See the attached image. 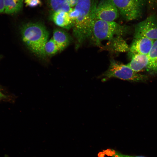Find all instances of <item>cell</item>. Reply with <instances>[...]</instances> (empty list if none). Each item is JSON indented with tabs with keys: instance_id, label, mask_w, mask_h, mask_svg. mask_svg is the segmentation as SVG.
I'll list each match as a JSON object with an SVG mask.
<instances>
[{
	"instance_id": "cell-1",
	"label": "cell",
	"mask_w": 157,
	"mask_h": 157,
	"mask_svg": "<svg viewBox=\"0 0 157 157\" xmlns=\"http://www.w3.org/2000/svg\"><path fill=\"white\" fill-rule=\"evenodd\" d=\"M22 40L27 48L38 57L46 56L45 45L48 40L49 33L45 26L38 22H30L20 28Z\"/></svg>"
},
{
	"instance_id": "cell-2",
	"label": "cell",
	"mask_w": 157,
	"mask_h": 157,
	"mask_svg": "<svg viewBox=\"0 0 157 157\" xmlns=\"http://www.w3.org/2000/svg\"><path fill=\"white\" fill-rule=\"evenodd\" d=\"M92 0H78L74 8L78 12L73 22V34L78 46L92 36L93 20Z\"/></svg>"
},
{
	"instance_id": "cell-3",
	"label": "cell",
	"mask_w": 157,
	"mask_h": 157,
	"mask_svg": "<svg viewBox=\"0 0 157 157\" xmlns=\"http://www.w3.org/2000/svg\"><path fill=\"white\" fill-rule=\"evenodd\" d=\"M129 30V27L121 25L114 21L94 20L92 36L96 44H99L102 40H111L115 35L122 36L124 35Z\"/></svg>"
},
{
	"instance_id": "cell-4",
	"label": "cell",
	"mask_w": 157,
	"mask_h": 157,
	"mask_svg": "<svg viewBox=\"0 0 157 157\" xmlns=\"http://www.w3.org/2000/svg\"><path fill=\"white\" fill-rule=\"evenodd\" d=\"M112 78L136 82H145L149 79L147 75L135 72L127 65L114 60L110 61L108 69L101 75L104 81Z\"/></svg>"
},
{
	"instance_id": "cell-5",
	"label": "cell",
	"mask_w": 157,
	"mask_h": 157,
	"mask_svg": "<svg viewBox=\"0 0 157 157\" xmlns=\"http://www.w3.org/2000/svg\"><path fill=\"white\" fill-rule=\"evenodd\" d=\"M122 17L127 21L138 19L142 16L146 0H110Z\"/></svg>"
},
{
	"instance_id": "cell-6",
	"label": "cell",
	"mask_w": 157,
	"mask_h": 157,
	"mask_svg": "<svg viewBox=\"0 0 157 157\" xmlns=\"http://www.w3.org/2000/svg\"><path fill=\"white\" fill-rule=\"evenodd\" d=\"M92 15L93 20L113 22L118 17L119 12L110 0H104L94 7Z\"/></svg>"
},
{
	"instance_id": "cell-7",
	"label": "cell",
	"mask_w": 157,
	"mask_h": 157,
	"mask_svg": "<svg viewBox=\"0 0 157 157\" xmlns=\"http://www.w3.org/2000/svg\"><path fill=\"white\" fill-rule=\"evenodd\" d=\"M134 37H144L154 41L157 40V16L150 15L135 26Z\"/></svg>"
},
{
	"instance_id": "cell-8",
	"label": "cell",
	"mask_w": 157,
	"mask_h": 157,
	"mask_svg": "<svg viewBox=\"0 0 157 157\" xmlns=\"http://www.w3.org/2000/svg\"><path fill=\"white\" fill-rule=\"evenodd\" d=\"M154 41L142 36L134 37L129 47V52L147 55L151 50Z\"/></svg>"
},
{
	"instance_id": "cell-9",
	"label": "cell",
	"mask_w": 157,
	"mask_h": 157,
	"mask_svg": "<svg viewBox=\"0 0 157 157\" xmlns=\"http://www.w3.org/2000/svg\"><path fill=\"white\" fill-rule=\"evenodd\" d=\"M131 60L127 65L133 70L139 72L145 69L148 63L147 55L130 53Z\"/></svg>"
},
{
	"instance_id": "cell-10",
	"label": "cell",
	"mask_w": 157,
	"mask_h": 157,
	"mask_svg": "<svg viewBox=\"0 0 157 157\" xmlns=\"http://www.w3.org/2000/svg\"><path fill=\"white\" fill-rule=\"evenodd\" d=\"M51 18L55 24L58 26L67 29L73 26V23L68 13L64 11L53 12Z\"/></svg>"
},
{
	"instance_id": "cell-11",
	"label": "cell",
	"mask_w": 157,
	"mask_h": 157,
	"mask_svg": "<svg viewBox=\"0 0 157 157\" xmlns=\"http://www.w3.org/2000/svg\"><path fill=\"white\" fill-rule=\"evenodd\" d=\"M147 55L148 63L145 70L150 74H157V40L154 41Z\"/></svg>"
},
{
	"instance_id": "cell-12",
	"label": "cell",
	"mask_w": 157,
	"mask_h": 157,
	"mask_svg": "<svg viewBox=\"0 0 157 157\" xmlns=\"http://www.w3.org/2000/svg\"><path fill=\"white\" fill-rule=\"evenodd\" d=\"M52 38L60 51L65 48L70 43V39L68 34L63 30L59 28L54 30Z\"/></svg>"
},
{
	"instance_id": "cell-13",
	"label": "cell",
	"mask_w": 157,
	"mask_h": 157,
	"mask_svg": "<svg viewBox=\"0 0 157 157\" xmlns=\"http://www.w3.org/2000/svg\"><path fill=\"white\" fill-rule=\"evenodd\" d=\"M4 13L10 15L19 12L23 6V0H4Z\"/></svg>"
},
{
	"instance_id": "cell-14",
	"label": "cell",
	"mask_w": 157,
	"mask_h": 157,
	"mask_svg": "<svg viewBox=\"0 0 157 157\" xmlns=\"http://www.w3.org/2000/svg\"><path fill=\"white\" fill-rule=\"evenodd\" d=\"M110 40V45L114 50L120 52L129 51V47L121 36H117Z\"/></svg>"
},
{
	"instance_id": "cell-15",
	"label": "cell",
	"mask_w": 157,
	"mask_h": 157,
	"mask_svg": "<svg viewBox=\"0 0 157 157\" xmlns=\"http://www.w3.org/2000/svg\"><path fill=\"white\" fill-rule=\"evenodd\" d=\"M49 3L53 12L64 11L68 13L72 9L66 0H49Z\"/></svg>"
},
{
	"instance_id": "cell-16",
	"label": "cell",
	"mask_w": 157,
	"mask_h": 157,
	"mask_svg": "<svg viewBox=\"0 0 157 157\" xmlns=\"http://www.w3.org/2000/svg\"><path fill=\"white\" fill-rule=\"evenodd\" d=\"M44 50L46 55H54L60 51L58 47L52 38L48 40L46 43Z\"/></svg>"
},
{
	"instance_id": "cell-17",
	"label": "cell",
	"mask_w": 157,
	"mask_h": 157,
	"mask_svg": "<svg viewBox=\"0 0 157 157\" xmlns=\"http://www.w3.org/2000/svg\"><path fill=\"white\" fill-rule=\"evenodd\" d=\"M104 151V153H105L106 154L113 157H146L142 156H130L124 155L111 149L107 150Z\"/></svg>"
},
{
	"instance_id": "cell-18",
	"label": "cell",
	"mask_w": 157,
	"mask_h": 157,
	"mask_svg": "<svg viewBox=\"0 0 157 157\" xmlns=\"http://www.w3.org/2000/svg\"><path fill=\"white\" fill-rule=\"evenodd\" d=\"M26 5L30 7H34L41 4L40 0H24Z\"/></svg>"
},
{
	"instance_id": "cell-19",
	"label": "cell",
	"mask_w": 157,
	"mask_h": 157,
	"mask_svg": "<svg viewBox=\"0 0 157 157\" xmlns=\"http://www.w3.org/2000/svg\"><path fill=\"white\" fill-rule=\"evenodd\" d=\"M149 8L154 9L157 8V0H146Z\"/></svg>"
},
{
	"instance_id": "cell-20",
	"label": "cell",
	"mask_w": 157,
	"mask_h": 157,
	"mask_svg": "<svg viewBox=\"0 0 157 157\" xmlns=\"http://www.w3.org/2000/svg\"><path fill=\"white\" fill-rule=\"evenodd\" d=\"M66 1L70 6L72 8L76 6L78 0H66Z\"/></svg>"
},
{
	"instance_id": "cell-21",
	"label": "cell",
	"mask_w": 157,
	"mask_h": 157,
	"mask_svg": "<svg viewBox=\"0 0 157 157\" xmlns=\"http://www.w3.org/2000/svg\"><path fill=\"white\" fill-rule=\"evenodd\" d=\"M4 0H0V13H4Z\"/></svg>"
},
{
	"instance_id": "cell-22",
	"label": "cell",
	"mask_w": 157,
	"mask_h": 157,
	"mask_svg": "<svg viewBox=\"0 0 157 157\" xmlns=\"http://www.w3.org/2000/svg\"><path fill=\"white\" fill-rule=\"evenodd\" d=\"M6 96L0 92V99H5L6 98Z\"/></svg>"
},
{
	"instance_id": "cell-23",
	"label": "cell",
	"mask_w": 157,
	"mask_h": 157,
	"mask_svg": "<svg viewBox=\"0 0 157 157\" xmlns=\"http://www.w3.org/2000/svg\"><path fill=\"white\" fill-rule=\"evenodd\" d=\"M2 57V56L1 55H0V60Z\"/></svg>"
},
{
	"instance_id": "cell-24",
	"label": "cell",
	"mask_w": 157,
	"mask_h": 157,
	"mask_svg": "<svg viewBox=\"0 0 157 157\" xmlns=\"http://www.w3.org/2000/svg\"><path fill=\"white\" fill-rule=\"evenodd\" d=\"M4 157H8V156L6 155L4 156Z\"/></svg>"
}]
</instances>
